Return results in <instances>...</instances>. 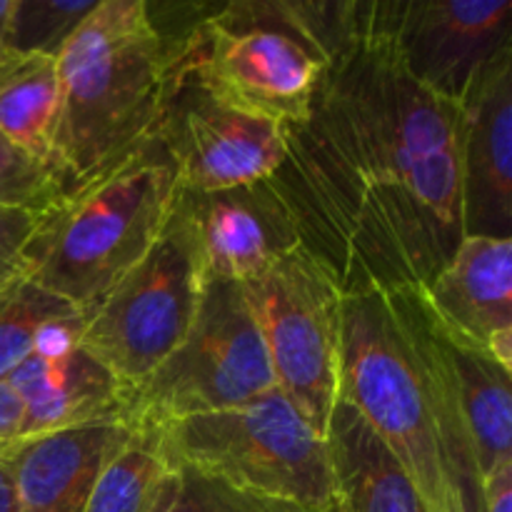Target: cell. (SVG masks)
Segmentation results:
<instances>
[{
    "label": "cell",
    "mask_w": 512,
    "mask_h": 512,
    "mask_svg": "<svg viewBox=\"0 0 512 512\" xmlns=\"http://www.w3.org/2000/svg\"><path fill=\"white\" fill-rule=\"evenodd\" d=\"M460 145L463 108L415 83L358 3L270 185L340 293L423 290L465 238Z\"/></svg>",
    "instance_id": "obj_1"
},
{
    "label": "cell",
    "mask_w": 512,
    "mask_h": 512,
    "mask_svg": "<svg viewBox=\"0 0 512 512\" xmlns=\"http://www.w3.org/2000/svg\"><path fill=\"white\" fill-rule=\"evenodd\" d=\"M338 398L400 460L428 512H483V478L423 290L343 295Z\"/></svg>",
    "instance_id": "obj_2"
},
{
    "label": "cell",
    "mask_w": 512,
    "mask_h": 512,
    "mask_svg": "<svg viewBox=\"0 0 512 512\" xmlns=\"http://www.w3.org/2000/svg\"><path fill=\"white\" fill-rule=\"evenodd\" d=\"M55 60L60 110L53 158L68 193L158 130L168 53L145 0H98Z\"/></svg>",
    "instance_id": "obj_3"
},
{
    "label": "cell",
    "mask_w": 512,
    "mask_h": 512,
    "mask_svg": "<svg viewBox=\"0 0 512 512\" xmlns=\"http://www.w3.org/2000/svg\"><path fill=\"white\" fill-rule=\"evenodd\" d=\"M355 28V3L220 5L168 53V80L293 128L310 110L325 63Z\"/></svg>",
    "instance_id": "obj_4"
},
{
    "label": "cell",
    "mask_w": 512,
    "mask_h": 512,
    "mask_svg": "<svg viewBox=\"0 0 512 512\" xmlns=\"http://www.w3.org/2000/svg\"><path fill=\"white\" fill-rule=\"evenodd\" d=\"M178 190V170L155 130L43 210L20 275L88 313L158 240Z\"/></svg>",
    "instance_id": "obj_5"
},
{
    "label": "cell",
    "mask_w": 512,
    "mask_h": 512,
    "mask_svg": "<svg viewBox=\"0 0 512 512\" xmlns=\"http://www.w3.org/2000/svg\"><path fill=\"white\" fill-rule=\"evenodd\" d=\"M170 463L290 512H323L335 498L328 445L278 388L240 408L158 425Z\"/></svg>",
    "instance_id": "obj_6"
},
{
    "label": "cell",
    "mask_w": 512,
    "mask_h": 512,
    "mask_svg": "<svg viewBox=\"0 0 512 512\" xmlns=\"http://www.w3.org/2000/svg\"><path fill=\"white\" fill-rule=\"evenodd\" d=\"M203 288L198 238L175 198L148 253L83 313L80 345L133 393L183 343Z\"/></svg>",
    "instance_id": "obj_7"
},
{
    "label": "cell",
    "mask_w": 512,
    "mask_h": 512,
    "mask_svg": "<svg viewBox=\"0 0 512 512\" xmlns=\"http://www.w3.org/2000/svg\"><path fill=\"white\" fill-rule=\"evenodd\" d=\"M275 390L273 370L243 285L205 278L183 343L130 393L133 423L168 425L190 415L240 408Z\"/></svg>",
    "instance_id": "obj_8"
},
{
    "label": "cell",
    "mask_w": 512,
    "mask_h": 512,
    "mask_svg": "<svg viewBox=\"0 0 512 512\" xmlns=\"http://www.w3.org/2000/svg\"><path fill=\"white\" fill-rule=\"evenodd\" d=\"M243 290L275 388L325 438L338 403L343 293L300 245L243 283Z\"/></svg>",
    "instance_id": "obj_9"
},
{
    "label": "cell",
    "mask_w": 512,
    "mask_h": 512,
    "mask_svg": "<svg viewBox=\"0 0 512 512\" xmlns=\"http://www.w3.org/2000/svg\"><path fill=\"white\" fill-rule=\"evenodd\" d=\"M365 20L415 83L455 105L512 48V0H375Z\"/></svg>",
    "instance_id": "obj_10"
},
{
    "label": "cell",
    "mask_w": 512,
    "mask_h": 512,
    "mask_svg": "<svg viewBox=\"0 0 512 512\" xmlns=\"http://www.w3.org/2000/svg\"><path fill=\"white\" fill-rule=\"evenodd\" d=\"M288 128L240 110L188 80H168L158 135L183 190H225L268 180L285 158Z\"/></svg>",
    "instance_id": "obj_11"
},
{
    "label": "cell",
    "mask_w": 512,
    "mask_h": 512,
    "mask_svg": "<svg viewBox=\"0 0 512 512\" xmlns=\"http://www.w3.org/2000/svg\"><path fill=\"white\" fill-rule=\"evenodd\" d=\"M80 325L83 318L48 330L38 348L5 378L23 403V438L128 418L130 393L80 345Z\"/></svg>",
    "instance_id": "obj_12"
},
{
    "label": "cell",
    "mask_w": 512,
    "mask_h": 512,
    "mask_svg": "<svg viewBox=\"0 0 512 512\" xmlns=\"http://www.w3.org/2000/svg\"><path fill=\"white\" fill-rule=\"evenodd\" d=\"M198 238L205 278L248 283L280 255L298 248L283 200L268 180L225 190H178Z\"/></svg>",
    "instance_id": "obj_13"
},
{
    "label": "cell",
    "mask_w": 512,
    "mask_h": 512,
    "mask_svg": "<svg viewBox=\"0 0 512 512\" xmlns=\"http://www.w3.org/2000/svg\"><path fill=\"white\" fill-rule=\"evenodd\" d=\"M460 108L463 233L512 240V48L490 60Z\"/></svg>",
    "instance_id": "obj_14"
},
{
    "label": "cell",
    "mask_w": 512,
    "mask_h": 512,
    "mask_svg": "<svg viewBox=\"0 0 512 512\" xmlns=\"http://www.w3.org/2000/svg\"><path fill=\"white\" fill-rule=\"evenodd\" d=\"M423 298L450 335L512 370V240L463 238Z\"/></svg>",
    "instance_id": "obj_15"
},
{
    "label": "cell",
    "mask_w": 512,
    "mask_h": 512,
    "mask_svg": "<svg viewBox=\"0 0 512 512\" xmlns=\"http://www.w3.org/2000/svg\"><path fill=\"white\" fill-rule=\"evenodd\" d=\"M133 425L130 418H108L5 445L18 512H83L100 470Z\"/></svg>",
    "instance_id": "obj_16"
},
{
    "label": "cell",
    "mask_w": 512,
    "mask_h": 512,
    "mask_svg": "<svg viewBox=\"0 0 512 512\" xmlns=\"http://www.w3.org/2000/svg\"><path fill=\"white\" fill-rule=\"evenodd\" d=\"M325 445L335 498L323 512H428L400 460L343 398L330 413Z\"/></svg>",
    "instance_id": "obj_17"
},
{
    "label": "cell",
    "mask_w": 512,
    "mask_h": 512,
    "mask_svg": "<svg viewBox=\"0 0 512 512\" xmlns=\"http://www.w3.org/2000/svg\"><path fill=\"white\" fill-rule=\"evenodd\" d=\"M435 330L473 445L475 465L485 480L495 468L512 463V370L503 368L485 350L450 335L438 318Z\"/></svg>",
    "instance_id": "obj_18"
},
{
    "label": "cell",
    "mask_w": 512,
    "mask_h": 512,
    "mask_svg": "<svg viewBox=\"0 0 512 512\" xmlns=\"http://www.w3.org/2000/svg\"><path fill=\"white\" fill-rule=\"evenodd\" d=\"M58 110V60L50 55L5 50L0 55V138L28 158L48 165L53 173Z\"/></svg>",
    "instance_id": "obj_19"
},
{
    "label": "cell",
    "mask_w": 512,
    "mask_h": 512,
    "mask_svg": "<svg viewBox=\"0 0 512 512\" xmlns=\"http://www.w3.org/2000/svg\"><path fill=\"white\" fill-rule=\"evenodd\" d=\"M170 460L158 425L135 423L95 480L83 512H148Z\"/></svg>",
    "instance_id": "obj_20"
},
{
    "label": "cell",
    "mask_w": 512,
    "mask_h": 512,
    "mask_svg": "<svg viewBox=\"0 0 512 512\" xmlns=\"http://www.w3.org/2000/svg\"><path fill=\"white\" fill-rule=\"evenodd\" d=\"M83 318L78 308L25 275L0 283V380L8 378L48 330Z\"/></svg>",
    "instance_id": "obj_21"
},
{
    "label": "cell",
    "mask_w": 512,
    "mask_h": 512,
    "mask_svg": "<svg viewBox=\"0 0 512 512\" xmlns=\"http://www.w3.org/2000/svg\"><path fill=\"white\" fill-rule=\"evenodd\" d=\"M148 512H290L230 488L183 463H170Z\"/></svg>",
    "instance_id": "obj_22"
},
{
    "label": "cell",
    "mask_w": 512,
    "mask_h": 512,
    "mask_svg": "<svg viewBox=\"0 0 512 512\" xmlns=\"http://www.w3.org/2000/svg\"><path fill=\"white\" fill-rule=\"evenodd\" d=\"M98 0H15L8 50L58 58Z\"/></svg>",
    "instance_id": "obj_23"
},
{
    "label": "cell",
    "mask_w": 512,
    "mask_h": 512,
    "mask_svg": "<svg viewBox=\"0 0 512 512\" xmlns=\"http://www.w3.org/2000/svg\"><path fill=\"white\" fill-rule=\"evenodd\" d=\"M63 195L58 175L0 138V205L48 208Z\"/></svg>",
    "instance_id": "obj_24"
},
{
    "label": "cell",
    "mask_w": 512,
    "mask_h": 512,
    "mask_svg": "<svg viewBox=\"0 0 512 512\" xmlns=\"http://www.w3.org/2000/svg\"><path fill=\"white\" fill-rule=\"evenodd\" d=\"M45 208L0 205V283L23 270V253L43 218Z\"/></svg>",
    "instance_id": "obj_25"
},
{
    "label": "cell",
    "mask_w": 512,
    "mask_h": 512,
    "mask_svg": "<svg viewBox=\"0 0 512 512\" xmlns=\"http://www.w3.org/2000/svg\"><path fill=\"white\" fill-rule=\"evenodd\" d=\"M23 403L8 380H0V448L23 438Z\"/></svg>",
    "instance_id": "obj_26"
},
{
    "label": "cell",
    "mask_w": 512,
    "mask_h": 512,
    "mask_svg": "<svg viewBox=\"0 0 512 512\" xmlns=\"http://www.w3.org/2000/svg\"><path fill=\"white\" fill-rule=\"evenodd\" d=\"M483 512H512V463L500 465L483 480Z\"/></svg>",
    "instance_id": "obj_27"
},
{
    "label": "cell",
    "mask_w": 512,
    "mask_h": 512,
    "mask_svg": "<svg viewBox=\"0 0 512 512\" xmlns=\"http://www.w3.org/2000/svg\"><path fill=\"white\" fill-rule=\"evenodd\" d=\"M0 512H18V498H15L13 478H10L3 448H0Z\"/></svg>",
    "instance_id": "obj_28"
},
{
    "label": "cell",
    "mask_w": 512,
    "mask_h": 512,
    "mask_svg": "<svg viewBox=\"0 0 512 512\" xmlns=\"http://www.w3.org/2000/svg\"><path fill=\"white\" fill-rule=\"evenodd\" d=\"M15 0H0V55L8 50V33H10V18H13Z\"/></svg>",
    "instance_id": "obj_29"
}]
</instances>
